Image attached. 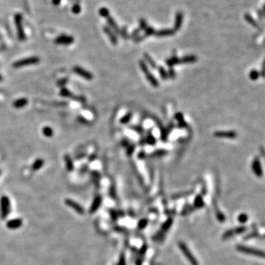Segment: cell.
<instances>
[{"mask_svg": "<svg viewBox=\"0 0 265 265\" xmlns=\"http://www.w3.org/2000/svg\"><path fill=\"white\" fill-rule=\"evenodd\" d=\"M40 62V58L38 57H29L27 58L21 59V60H17L13 64L14 68H21L24 66H29V65L37 64Z\"/></svg>", "mask_w": 265, "mask_h": 265, "instance_id": "cell-1", "label": "cell"}, {"mask_svg": "<svg viewBox=\"0 0 265 265\" xmlns=\"http://www.w3.org/2000/svg\"><path fill=\"white\" fill-rule=\"evenodd\" d=\"M10 212V203L9 198L6 196H2L1 198V216L2 219H5Z\"/></svg>", "mask_w": 265, "mask_h": 265, "instance_id": "cell-2", "label": "cell"}, {"mask_svg": "<svg viewBox=\"0 0 265 265\" xmlns=\"http://www.w3.org/2000/svg\"><path fill=\"white\" fill-rule=\"evenodd\" d=\"M15 24H16V29H17L18 39L20 41H25V34L23 29V26H22V16L21 14H18L15 16Z\"/></svg>", "mask_w": 265, "mask_h": 265, "instance_id": "cell-3", "label": "cell"}, {"mask_svg": "<svg viewBox=\"0 0 265 265\" xmlns=\"http://www.w3.org/2000/svg\"><path fill=\"white\" fill-rule=\"evenodd\" d=\"M73 72L77 75L82 77L83 78L87 80H92L93 79V75L90 72L87 71V70L80 67V66H75L73 68Z\"/></svg>", "mask_w": 265, "mask_h": 265, "instance_id": "cell-4", "label": "cell"}, {"mask_svg": "<svg viewBox=\"0 0 265 265\" xmlns=\"http://www.w3.org/2000/svg\"><path fill=\"white\" fill-rule=\"evenodd\" d=\"M214 136L217 138H236L237 136V133L235 131H216L214 133Z\"/></svg>", "mask_w": 265, "mask_h": 265, "instance_id": "cell-5", "label": "cell"}, {"mask_svg": "<svg viewBox=\"0 0 265 265\" xmlns=\"http://www.w3.org/2000/svg\"><path fill=\"white\" fill-rule=\"evenodd\" d=\"M74 42V38L72 36L61 35L55 40V43L61 45H69Z\"/></svg>", "mask_w": 265, "mask_h": 265, "instance_id": "cell-6", "label": "cell"}, {"mask_svg": "<svg viewBox=\"0 0 265 265\" xmlns=\"http://www.w3.org/2000/svg\"><path fill=\"white\" fill-rule=\"evenodd\" d=\"M180 248H181V251H182L183 253H184V254L186 256V258L190 261L191 264H192V265H198V263H197V261H196L195 258H194L193 255L191 254V252L189 251L188 248L186 247V246L184 244L180 243Z\"/></svg>", "mask_w": 265, "mask_h": 265, "instance_id": "cell-7", "label": "cell"}, {"mask_svg": "<svg viewBox=\"0 0 265 265\" xmlns=\"http://www.w3.org/2000/svg\"><path fill=\"white\" fill-rule=\"evenodd\" d=\"M65 203H66V204L68 205V206L71 207L72 208H73L75 212H77V213H78L79 214H84V209H83V207L77 203L72 201V200L66 199Z\"/></svg>", "mask_w": 265, "mask_h": 265, "instance_id": "cell-8", "label": "cell"}, {"mask_svg": "<svg viewBox=\"0 0 265 265\" xmlns=\"http://www.w3.org/2000/svg\"><path fill=\"white\" fill-rule=\"evenodd\" d=\"M238 250H240V251L244 252V253H248V254L255 255H258V256H262V257L264 256V253H263V252H261L260 251H258V250L253 249V248L244 247V246H239Z\"/></svg>", "mask_w": 265, "mask_h": 265, "instance_id": "cell-9", "label": "cell"}, {"mask_svg": "<svg viewBox=\"0 0 265 265\" xmlns=\"http://www.w3.org/2000/svg\"><path fill=\"white\" fill-rule=\"evenodd\" d=\"M252 169H253L254 173L258 177H262L263 172H262V166H261V162L259 160L258 158H256L254 161H253V164H252Z\"/></svg>", "mask_w": 265, "mask_h": 265, "instance_id": "cell-10", "label": "cell"}, {"mask_svg": "<svg viewBox=\"0 0 265 265\" xmlns=\"http://www.w3.org/2000/svg\"><path fill=\"white\" fill-rule=\"evenodd\" d=\"M103 30H104L105 34L107 35L109 39L111 40V43H112L113 44H114V45H116V44H118V39H117V38H116V36H115L114 32L112 31V29H111V28H109L108 27H106V26H105V27H103Z\"/></svg>", "mask_w": 265, "mask_h": 265, "instance_id": "cell-11", "label": "cell"}, {"mask_svg": "<svg viewBox=\"0 0 265 265\" xmlns=\"http://www.w3.org/2000/svg\"><path fill=\"white\" fill-rule=\"evenodd\" d=\"M22 225V220L21 219H14L7 222V227L10 229H16Z\"/></svg>", "mask_w": 265, "mask_h": 265, "instance_id": "cell-12", "label": "cell"}, {"mask_svg": "<svg viewBox=\"0 0 265 265\" xmlns=\"http://www.w3.org/2000/svg\"><path fill=\"white\" fill-rule=\"evenodd\" d=\"M175 31L174 29H160V30L155 31V35L157 37H166V36H170L174 35Z\"/></svg>", "mask_w": 265, "mask_h": 265, "instance_id": "cell-13", "label": "cell"}, {"mask_svg": "<svg viewBox=\"0 0 265 265\" xmlns=\"http://www.w3.org/2000/svg\"><path fill=\"white\" fill-rule=\"evenodd\" d=\"M183 22V14L182 13L177 12L175 15V26H174V30L177 31L181 29Z\"/></svg>", "mask_w": 265, "mask_h": 265, "instance_id": "cell-14", "label": "cell"}, {"mask_svg": "<svg viewBox=\"0 0 265 265\" xmlns=\"http://www.w3.org/2000/svg\"><path fill=\"white\" fill-rule=\"evenodd\" d=\"M180 64H189V63H194L197 60V56L193 55H189L179 58Z\"/></svg>", "mask_w": 265, "mask_h": 265, "instance_id": "cell-15", "label": "cell"}, {"mask_svg": "<svg viewBox=\"0 0 265 265\" xmlns=\"http://www.w3.org/2000/svg\"><path fill=\"white\" fill-rule=\"evenodd\" d=\"M101 203H102V197L100 196H97V197L94 198L93 203H92V207H91L90 212L92 213V214H93V213L95 212L99 208V205H101Z\"/></svg>", "mask_w": 265, "mask_h": 265, "instance_id": "cell-16", "label": "cell"}, {"mask_svg": "<svg viewBox=\"0 0 265 265\" xmlns=\"http://www.w3.org/2000/svg\"><path fill=\"white\" fill-rule=\"evenodd\" d=\"M145 76L146 77H147V79L148 80V81L150 82V83L153 87H158L159 86V83L158 80L155 78V77L151 73L150 71L148 72L147 73H146Z\"/></svg>", "mask_w": 265, "mask_h": 265, "instance_id": "cell-17", "label": "cell"}, {"mask_svg": "<svg viewBox=\"0 0 265 265\" xmlns=\"http://www.w3.org/2000/svg\"><path fill=\"white\" fill-rule=\"evenodd\" d=\"M28 104V100L27 98H21V99H16L14 103V106L16 108H22Z\"/></svg>", "mask_w": 265, "mask_h": 265, "instance_id": "cell-18", "label": "cell"}, {"mask_svg": "<svg viewBox=\"0 0 265 265\" xmlns=\"http://www.w3.org/2000/svg\"><path fill=\"white\" fill-rule=\"evenodd\" d=\"M144 58L146 60V62L150 66H151V68H157V64L155 63V61L152 58V57L149 55L148 53H144Z\"/></svg>", "mask_w": 265, "mask_h": 265, "instance_id": "cell-19", "label": "cell"}, {"mask_svg": "<svg viewBox=\"0 0 265 265\" xmlns=\"http://www.w3.org/2000/svg\"><path fill=\"white\" fill-rule=\"evenodd\" d=\"M64 161L66 162V169L68 172H72L74 169V164L73 161H72L71 157L68 155H64Z\"/></svg>", "mask_w": 265, "mask_h": 265, "instance_id": "cell-20", "label": "cell"}, {"mask_svg": "<svg viewBox=\"0 0 265 265\" xmlns=\"http://www.w3.org/2000/svg\"><path fill=\"white\" fill-rule=\"evenodd\" d=\"M107 23H108L109 25L111 26V27L112 28L113 30H114L116 33H119L120 29L117 26V24H116V21L114 20V18L110 17V16H107Z\"/></svg>", "mask_w": 265, "mask_h": 265, "instance_id": "cell-21", "label": "cell"}, {"mask_svg": "<svg viewBox=\"0 0 265 265\" xmlns=\"http://www.w3.org/2000/svg\"><path fill=\"white\" fill-rule=\"evenodd\" d=\"M244 18H245L246 21H247L248 23L250 24V25L253 26V27H255V28H257V29L260 28V27H259V25L258 23H257V21H255L254 18L252 17V16L250 14L244 15Z\"/></svg>", "mask_w": 265, "mask_h": 265, "instance_id": "cell-22", "label": "cell"}, {"mask_svg": "<svg viewBox=\"0 0 265 265\" xmlns=\"http://www.w3.org/2000/svg\"><path fill=\"white\" fill-rule=\"evenodd\" d=\"M44 161L42 158H38L37 160L34 161L32 165V169L33 171H37V170H40L42 166H44Z\"/></svg>", "mask_w": 265, "mask_h": 265, "instance_id": "cell-23", "label": "cell"}, {"mask_svg": "<svg viewBox=\"0 0 265 265\" xmlns=\"http://www.w3.org/2000/svg\"><path fill=\"white\" fill-rule=\"evenodd\" d=\"M166 64L170 68L172 67V66H174L175 65H177V64H180L179 58L177 56H173V57H170V58H169L168 60H166Z\"/></svg>", "mask_w": 265, "mask_h": 265, "instance_id": "cell-24", "label": "cell"}, {"mask_svg": "<svg viewBox=\"0 0 265 265\" xmlns=\"http://www.w3.org/2000/svg\"><path fill=\"white\" fill-rule=\"evenodd\" d=\"M168 153V151L165 150H155L154 152H153V153H151L150 155V157H161V156H164V155H166Z\"/></svg>", "mask_w": 265, "mask_h": 265, "instance_id": "cell-25", "label": "cell"}, {"mask_svg": "<svg viewBox=\"0 0 265 265\" xmlns=\"http://www.w3.org/2000/svg\"><path fill=\"white\" fill-rule=\"evenodd\" d=\"M60 94V96H62V97H72V98H73V99H75V97L73 96V94H72L69 90H68L67 88H65V87H63V88H61Z\"/></svg>", "mask_w": 265, "mask_h": 265, "instance_id": "cell-26", "label": "cell"}, {"mask_svg": "<svg viewBox=\"0 0 265 265\" xmlns=\"http://www.w3.org/2000/svg\"><path fill=\"white\" fill-rule=\"evenodd\" d=\"M132 116H133L132 113L131 112L127 113V114H125V116L120 119V123L122 124V125H126V124H127L131 120Z\"/></svg>", "mask_w": 265, "mask_h": 265, "instance_id": "cell-27", "label": "cell"}, {"mask_svg": "<svg viewBox=\"0 0 265 265\" xmlns=\"http://www.w3.org/2000/svg\"><path fill=\"white\" fill-rule=\"evenodd\" d=\"M42 132H43V134L44 135V136H45L46 137H48V138H51V137L53 136V134H54L53 130L50 127H48V126L44 127Z\"/></svg>", "mask_w": 265, "mask_h": 265, "instance_id": "cell-28", "label": "cell"}, {"mask_svg": "<svg viewBox=\"0 0 265 265\" xmlns=\"http://www.w3.org/2000/svg\"><path fill=\"white\" fill-rule=\"evenodd\" d=\"M158 70L159 74H160V75H161V77L163 80H167L169 78L168 75H167V72L166 71V69H165L164 66H159V67L158 68Z\"/></svg>", "mask_w": 265, "mask_h": 265, "instance_id": "cell-29", "label": "cell"}, {"mask_svg": "<svg viewBox=\"0 0 265 265\" xmlns=\"http://www.w3.org/2000/svg\"><path fill=\"white\" fill-rule=\"evenodd\" d=\"M249 76L251 80H257L259 78V76H260V72H259L255 69H253L250 72Z\"/></svg>", "mask_w": 265, "mask_h": 265, "instance_id": "cell-30", "label": "cell"}, {"mask_svg": "<svg viewBox=\"0 0 265 265\" xmlns=\"http://www.w3.org/2000/svg\"><path fill=\"white\" fill-rule=\"evenodd\" d=\"M139 66H140V68L142 69V71L143 72V73L144 74V75H145L146 73H147L148 72H150L149 68H148L147 65L145 63V61L140 60H139Z\"/></svg>", "mask_w": 265, "mask_h": 265, "instance_id": "cell-31", "label": "cell"}, {"mask_svg": "<svg viewBox=\"0 0 265 265\" xmlns=\"http://www.w3.org/2000/svg\"><path fill=\"white\" fill-rule=\"evenodd\" d=\"M145 142L148 144H150V145H154V144L156 143V138H155L153 135L149 134L147 136V138H146Z\"/></svg>", "mask_w": 265, "mask_h": 265, "instance_id": "cell-32", "label": "cell"}, {"mask_svg": "<svg viewBox=\"0 0 265 265\" xmlns=\"http://www.w3.org/2000/svg\"><path fill=\"white\" fill-rule=\"evenodd\" d=\"M144 30H145V33H144V38H146V37H147L149 36H151V35L155 34V32L154 28H153L152 27H149V26H147Z\"/></svg>", "mask_w": 265, "mask_h": 265, "instance_id": "cell-33", "label": "cell"}, {"mask_svg": "<svg viewBox=\"0 0 265 265\" xmlns=\"http://www.w3.org/2000/svg\"><path fill=\"white\" fill-rule=\"evenodd\" d=\"M99 14H100L102 16H103V17L107 18V16H109V11L107 8H105V7H102L100 10H99Z\"/></svg>", "mask_w": 265, "mask_h": 265, "instance_id": "cell-34", "label": "cell"}, {"mask_svg": "<svg viewBox=\"0 0 265 265\" xmlns=\"http://www.w3.org/2000/svg\"><path fill=\"white\" fill-rule=\"evenodd\" d=\"M167 75H168V77H170V78L171 79H175L176 77V74L175 72L174 71V68L172 67H170L169 68V71L167 72Z\"/></svg>", "mask_w": 265, "mask_h": 265, "instance_id": "cell-35", "label": "cell"}, {"mask_svg": "<svg viewBox=\"0 0 265 265\" xmlns=\"http://www.w3.org/2000/svg\"><path fill=\"white\" fill-rule=\"evenodd\" d=\"M72 12L74 13V14H80V12L81 9L80 7L79 6V5H75L73 7H72Z\"/></svg>", "mask_w": 265, "mask_h": 265, "instance_id": "cell-36", "label": "cell"}, {"mask_svg": "<svg viewBox=\"0 0 265 265\" xmlns=\"http://www.w3.org/2000/svg\"><path fill=\"white\" fill-rule=\"evenodd\" d=\"M175 119L177 120L178 122H181V121H183V120H184L183 119V114H181V113H180V112L177 113V114L175 115Z\"/></svg>", "mask_w": 265, "mask_h": 265, "instance_id": "cell-37", "label": "cell"}, {"mask_svg": "<svg viewBox=\"0 0 265 265\" xmlns=\"http://www.w3.org/2000/svg\"><path fill=\"white\" fill-rule=\"evenodd\" d=\"M147 27V23H146L145 20L144 19H140V29H145L146 27Z\"/></svg>", "mask_w": 265, "mask_h": 265, "instance_id": "cell-38", "label": "cell"}, {"mask_svg": "<svg viewBox=\"0 0 265 265\" xmlns=\"http://www.w3.org/2000/svg\"><path fill=\"white\" fill-rule=\"evenodd\" d=\"M135 147L133 145H129L128 147H127V153L128 155H131L133 154V151H134Z\"/></svg>", "mask_w": 265, "mask_h": 265, "instance_id": "cell-39", "label": "cell"}, {"mask_svg": "<svg viewBox=\"0 0 265 265\" xmlns=\"http://www.w3.org/2000/svg\"><path fill=\"white\" fill-rule=\"evenodd\" d=\"M68 82V79L67 78H64L62 80H59L58 82H57V86H64L65 84H66Z\"/></svg>", "mask_w": 265, "mask_h": 265, "instance_id": "cell-40", "label": "cell"}, {"mask_svg": "<svg viewBox=\"0 0 265 265\" xmlns=\"http://www.w3.org/2000/svg\"><path fill=\"white\" fill-rule=\"evenodd\" d=\"M119 33H121V35H122V38H128V35H127V29H126L125 27V28L122 29V30H120Z\"/></svg>", "mask_w": 265, "mask_h": 265, "instance_id": "cell-41", "label": "cell"}, {"mask_svg": "<svg viewBox=\"0 0 265 265\" xmlns=\"http://www.w3.org/2000/svg\"><path fill=\"white\" fill-rule=\"evenodd\" d=\"M132 128L133 129V131H136V132H138L139 133H143V129H142L141 127H138V126H135V127H132Z\"/></svg>", "mask_w": 265, "mask_h": 265, "instance_id": "cell-42", "label": "cell"}, {"mask_svg": "<svg viewBox=\"0 0 265 265\" xmlns=\"http://www.w3.org/2000/svg\"><path fill=\"white\" fill-rule=\"evenodd\" d=\"M186 125H187L186 122H185L184 120H183V121H181V122H178V124H177V126H178L179 127H181V128H182V127H185Z\"/></svg>", "mask_w": 265, "mask_h": 265, "instance_id": "cell-43", "label": "cell"}, {"mask_svg": "<svg viewBox=\"0 0 265 265\" xmlns=\"http://www.w3.org/2000/svg\"><path fill=\"white\" fill-rule=\"evenodd\" d=\"M86 153H80V154L76 155L75 158H77V159H80V158H83V157L86 156Z\"/></svg>", "mask_w": 265, "mask_h": 265, "instance_id": "cell-44", "label": "cell"}, {"mask_svg": "<svg viewBox=\"0 0 265 265\" xmlns=\"http://www.w3.org/2000/svg\"><path fill=\"white\" fill-rule=\"evenodd\" d=\"M145 155H146V153H145V152H144V151H141L139 153H138V157L139 158H144V157H145Z\"/></svg>", "mask_w": 265, "mask_h": 265, "instance_id": "cell-45", "label": "cell"}, {"mask_svg": "<svg viewBox=\"0 0 265 265\" xmlns=\"http://www.w3.org/2000/svg\"><path fill=\"white\" fill-rule=\"evenodd\" d=\"M122 146H124V147H128L129 142L127 139H124L122 142Z\"/></svg>", "mask_w": 265, "mask_h": 265, "instance_id": "cell-46", "label": "cell"}, {"mask_svg": "<svg viewBox=\"0 0 265 265\" xmlns=\"http://www.w3.org/2000/svg\"><path fill=\"white\" fill-rule=\"evenodd\" d=\"M240 220L241 222H244L245 220H247V216H244V215H242L240 216Z\"/></svg>", "mask_w": 265, "mask_h": 265, "instance_id": "cell-47", "label": "cell"}, {"mask_svg": "<svg viewBox=\"0 0 265 265\" xmlns=\"http://www.w3.org/2000/svg\"><path fill=\"white\" fill-rule=\"evenodd\" d=\"M96 157H97V155H96V154H93V155H91V156L89 157V161H93L94 160H95Z\"/></svg>", "mask_w": 265, "mask_h": 265, "instance_id": "cell-48", "label": "cell"}, {"mask_svg": "<svg viewBox=\"0 0 265 265\" xmlns=\"http://www.w3.org/2000/svg\"><path fill=\"white\" fill-rule=\"evenodd\" d=\"M60 2H61V0H53V3L55 5H59V4L60 3Z\"/></svg>", "mask_w": 265, "mask_h": 265, "instance_id": "cell-49", "label": "cell"}, {"mask_svg": "<svg viewBox=\"0 0 265 265\" xmlns=\"http://www.w3.org/2000/svg\"><path fill=\"white\" fill-rule=\"evenodd\" d=\"M86 170H87V166H83L82 168H81V173H84V172H86Z\"/></svg>", "mask_w": 265, "mask_h": 265, "instance_id": "cell-50", "label": "cell"}, {"mask_svg": "<svg viewBox=\"0 0 265 265\" xmlns=\"http://www.w3.org/2000/svg\"><path fill=\"white\" fill-rule=\"evenodd\" d=\"M2 80V75H0V82H1Z\"/></svg>", "mask_w": 265, "mask_h": 265, "instance_id": "cell-51", "label": "cell"}, {"mask_svg": "<svg viewBox=\"0 0 265 265\" xmlns=\"http://www.w3.org/2000/svg\"><path fill=\"white\" fill-rule=\"evenodd\" d=\"M0 174H1V170H0Z\"/></svg>", "mask_w": 265, "mask_h": 265, "instance_id": "cell-52", "label": "cell"}]
</instances>
